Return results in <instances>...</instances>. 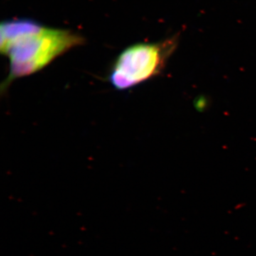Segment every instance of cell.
I'll list each match as a JSON object with an SVG mask.
<instances>
[{"mask_svg": "<svg viewBox=\"0 0 256 256\" xmlns=\"http://www.w3.org/2000/svg\"><path fill=\"white\" fill-rule=\"evenodd\" d=\"M84 42V38L73 32L46 28L31 20L2 23L0 50L10 60V72L2 85V92L16 79L40 72Z\"/></svg>", "mask_w": 256, "mask_h": 256, "instance_id": "obj_1", "label": "cell"}, {"mask_svg": "<svg viewBox=\"0 0 256 256\" xmlns=\"http://www.w3.org/2000/svg\"><path fill=\"white\" fill-rule=\"evenodd\" d=\"M178 36L128 47L118 57L109 76L111 85L127 90L158 75L178 46Z\"/></svg>", "mask_w": 256, "mask_h": 256, "instance_id": "obj_2", "label": "cell"}]
</instances>
